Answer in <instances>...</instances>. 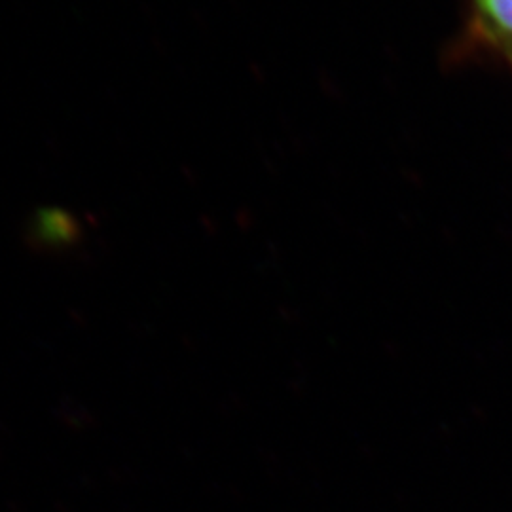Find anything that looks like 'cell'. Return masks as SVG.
<instances>
[{"label": "cell", "mask_w": 512, "mask_h": 512, "mask_svg": "<svg viewBox=\"0 0 512 512\" xmlns=\"http://www.w3.org/2000/svg\"><path fill=\"white\" fill-rule=\"evenodd\" d=\"M482 37L512 50V0H471Z\"/></svg>", "instance_id": "6da1fadb"}]
</instances>
